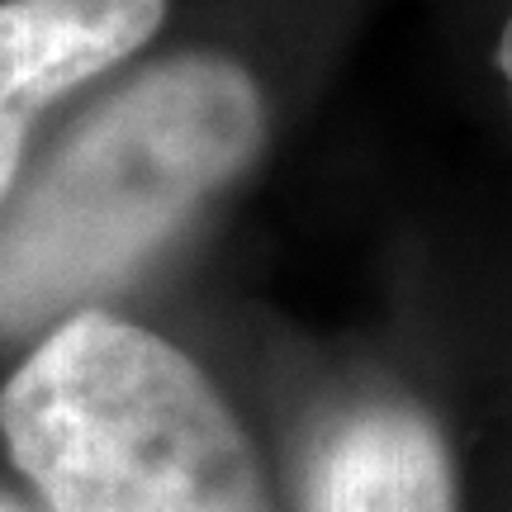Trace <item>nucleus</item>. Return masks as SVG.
<instances>
[{"instance_id": "f257e3e1", "label": "nucleus", "mask_w": 512, "mask_h": 512, "mask_svg": "<svg viewBox=\"0 0 512 512\" xmlns=\"http://www.w3.org/2000/svg\"><path fill=\"white\" fill-rule=\"evenodd\" d=\"M261 147L238 62L166 57L95 105L0 214V328L119 285Z\"/></svg>"}, {"instance_id": "f03ea898", "label": "nucleus", "mask_w": 512, "mask_h": 512, "mask_svg": "<svg viewBox=\"0 0 512 512\" xmlns=\"http://www.w3.org/2000/svg\"><path fill=\"white\" fill-rule=\"evenodd\" d=\"M0 437L57 512H271L252 441L181 347L62 318L0 389Z\"/></svg>"}, {"instance_id": "7ed1b4c3", "label": "nucleus", "mask_w": 512, "mask_h": 512, "mask_svg": "<svg viewBox=\"0 0 512 512\" xmlns=\"http://www.w3.org/2000/svg\"><path fill=\"white\" fill-rule=\"evenodd\" d=\"M162 15L166 0H0V204L34 114L138 53Z\"/></svg>"}, {"instance_id": "20e7f679", "label": "nucleus", "mask_w": 512, "mask_h": 512, "mask_svg": "<svg viewBox=\"0 0 512 512\" xmlns=\"http://www.w3.org/2000/svg\"><path fill=\"white\" fill-rule=\"evenodd\" d=\"M309 512H456V460L437 418L408 399H366L323 427Z\"/></svg>"}, {"instance_id": "39448f33", "label": "nucleus", "mask_w": 512, "mask_h": 512, "mask_svg": "<svg viewBox=\"0 0 512 512\" xmlns=\"http://www.w3.org/2000/svg\"><path fill=\"white\" fill-rule=\"evenodd\" d=\"M498 72L508 81V95H512V19L503 24V38H498Z\"/></svg>"}, {"instance_id": "423d86ee", "label": "nucleus", "mask_w": 512, "mask_h": 512, "mask_svg": "<svg viewBox=\"0 0 512 512\" xmlns=\"http://www.w3.org/2000/svg\"><path fill=\"white\" fill-rule=\"evenodd\" d=\"M0 512H24V508H19L15 498H5V494H0Z\"/></svg>"}]
</instances>
